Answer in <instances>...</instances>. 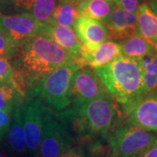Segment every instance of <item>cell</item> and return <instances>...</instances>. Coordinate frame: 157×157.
<instances>
[{
  "instance_id": "1",
  "label": "cell",
  "mask_w": 157,
  "mask_h": 157,
  "mask_svg": "<svg viewBox=\"0 0 157 157\" xmlns=\"http://www.w3.org/2000/svg\"><path fill=\"white\" fill-rule=\"evenodd\" d=\"M72 63L78 62L48 36L38 35L26 41L11 59V83L25 98L53 70Z\"/></svg>"
},
{
  "instance_id": "2",
  "label": "cell",
  "mask_w": 157,
  "mask_h": 157,
  "mask_svg": "<svg viewBox=\"0 0 157 157\" xmlns=\"http://www.w3.org/2000/svg\"><path fill=\"white\" fill-rule=\"evenodd\" d=\"M94 70L106 91L120 105L143 94L140 67L135 59L121 56L107 66Z\"/></svg>"
},
{
  "instance_id": "3",
  "label": "cell",
  "mask_w": 157,
  "mask_h": 157,
  "mask_svg": "<svg viewBox=\"0 0 157 157\" xmlns=\"http://www.w3.org/2000/svg\"><path fill=\"white\" fill-rule=\"evenodd\" d=\"M78 63L64 65L45 76L25 97H38L55 113L63 111L71 104L70 86Z\"/></svg>"
},
{
  "instance_id": "4",
  "label": "cell",
  "mask_w": 157,
  "mask_h": 157,
  "mask_svg": "<svg viewBox=\"0 0 157 157\" xmlns=\"http://www.w3.org/2000/svg\"><path fill=\"white\" fill-rule=\"evenodd\" d=\"M112 150L113 157H139L157 138V134L118 124L105 137Z\"/></svg>"
},
{
  "instance_id": "5",
  "label": "cell",
  "mask_w": 157,
  "mask_h": 157,
  "mask_svg": "<svg viewBox=\"0 0 157 157\" xmlns=\"http://www.w3.org/2000/svg\"><path fill=\"white\" fill-rule=\"evenodd\" d=\"M19 108L27 154L30 157H39L44 120L48 107L38 97H25Z\"/></svg>"
},
{
  "instance_id": "6",
  "label": "cell",
  "mask_w": 157,
  "mask_h": 157,
  "mask_svg": "<svg viewBox=\"0 0 157 157\" xmlns=\"http://www.w3.org/2000/svg\"><path fill=\"white\" fill-rule=\"evenodd\" d=\"M121 107L126 125L157 134V101L151 93L142 94Z\"/></svg>"
},
{
  "instance_id": "7",
  "label": "cell",
  "mask_w": 157,
  "mask_h": 157,
  "mask_svg": "<svg viewBox=\"0 0 157 157\" xmlns=\"http://www.w3.org/2000/svg\"><path fill=\"white\" fill-rule=\"evenodd\" d=\"M74 143L73 137L48 107L44 120L39 157H60Z\"/></svg>"
},
{
  "instance_id": "8",
  "label": "cell",
  "mask_w": 157,
  "mask_h": 157,
  "mask_svg": "<svg viewBox=\"0 0 157 157\" xmlns=\"http://www.w3.org/2000/svg\"><path fill=\"white\" fill-rule=\"evenodd\" d=\"M46 26L29 14L0 13V33L19 48L29 39L44 34Z\"/></svg>"
},
{
  "instance_id": "9",
  "label": "cell",
  "mask_w": 157,
  "mask_h": 157,
  "mask_svg": "<svg viewBox=\"0 0 157 157\" xmlns=\"http://www.w3.org/2000/svg\"><path fill=\"white\" fill-rule=\"evenodd\" d=\"M107 93L94 70L82 66L74 73L70 86V105L80 106Z\"/></svg>"
},
{
  "instance_id": "10",
  "label": "cell",
  "mask_w": 157,
  "mask_h": 157,
  "mask_svg": "<svg viewBox=\"0 0 157 157\" xmlns=\"http://www.w3.org/2000/svg\"><path fill=\"white\" fill-rule=\"evenodd\" d=\"M109 38L123 40L134 36H140L137 25L136 12H129L114 6L109 17L103 23Z\"/></svg>"
},
{
  "instance_id": "11",
  "label": "cell",
  "mask_w": 157,
  "mask_h": 157,
  "mask_svg": "<svg viewBox=\"0 0 157 157\" xmlns=\"http://www.w3.org/2000/svg\"><path fill=\"white\" fill-rule=\"evenodd\" d=\"M73 31L80 45L87 50L94 49L109 39L105 25L89 17L80 16L74 23Z\"/></svg>"
},
{
  "instance_id": "12",
  "label": "cell",
  "mask_w": 157,
  "mask_h": 157,
  "mask_svg": "<svg viewBox=\"0 0 157 157\" xmlns=\"http://www.w3.org/2000/svg\"><path fill=\"white\" fill-rule=\"evenodd\" d=\"M121 56L119 43L107 39L93 50H87L81 45L79 62L81 66L92 68L105 67Z\"/></svg>"
},
{
  "instance_id": "13",
  "label": "cell",
  "mask_w": 157,
  "mask_h": 157,
  "mask_svg": "<svg viewBox=\"0 0 157 157\" xmlns=\"http://www.w3.org/2000/svg\"><path fill=\"white\" fill-rule=\"evenodd\" d=\"M10 2L17 13L29 14L39 22L52 25L59 0H10Z\"/></svg>"
},
{
  "instance_id": "14",
  "label": "cell",
  "mask_w": 157,
  "mask_h": 157,
  "mask_svg": "<svg viewBox=\"0 0 157 157\" xmlns=\"http://www.w3.org/2000/svg\"><path fill=\"white\" fill-rule=\"evenodd\" d=\"M44 35H46L52 39L57 45L60 46L62 49L67 51L68 53H70L73 58H75L80 64L79 58L81 52V45L73 29L59 25H47Z\"/></svg>"
},
{
  "instance_id": "15",
  "label": "cell",
  "mask_w": 157,
  "mask_h": 157,
  "mask_svg": "<svg viewBox=\"0 0 157 157\" xmlns=\"http://www.w3.org/2000/svg\"><path fill=\"white\" fill-rule=\"evenodd\" d=\"M6 134L8 147L15 156L24 157L28 155L23 131L19 107H14L11 111V123Z\"/></svg>"
},
{
  "instance_id": "16",
  "label": "cell",
  "mask_w": 157,
  "mask_h": 157,
  "mask_svg": "<svg viewBox=\"0 0 157 157\" xmlns=\"http://www.w3.org/2000/svg\"><path fill=\"white\" fill-rule=\"evenodd\" d=\"M139 35L152 45L157 43V15L147 4L142 3L136 11Z\"/></svg>"
},
{
  "instance_id": "17",
  "label": "cell",
  "mask_w": 157,
  "mask_h": 157,
  "mask_svg": "<svg viewBox=\"0 0 157 157\" xmlns=\"http://www.w3.org/2000/svg\"><path fill=\"white\" fill-rule=\"evenodd\" d=\"M141 75L142 93L148 94L157 86V52L137 59Z\"/></svg>"
},
{
  "instance_id": "18",
  "label": "cell",
  "mask_w": 157,
  "mask_h": 157,
  "mask_svg": "<svg viewBox=\"0 0 157 157\" xmlns=\"http://www.w3.org/2000/svg\"><path fill=\"white\" fill-rule=\"evenodd\" d=\"M121 56L132 59H140L155 52L154 46L140 36H134L123 39L120 43Z\"/></svg>"
},
{
  "instance_id": "19",
  "label": "cell",
  "mask_w": 157,
  "mask_h": 157,
  "mask_svg": "<svg viewBox=\"0 0 157 157\" xmlns=\"http://www.w3.org/2000/svg\"><path fill=\"white\" fill-rule=\"evenodd\" d=\"M80 17L78 6L71 0H59L52 16V25L72 28Z\"/></svg>"
},
{
  "instance_id": "20",
  "label": "cell",
  "mask_w": 157,
  "mask_h": 157,
  "mask_svg": "<svg viewBox=\"0 0 157 157\" xmlns=\"http://www.w3.org/2000/svg\"><path fill=\"white\" fill-rule=\"evenodd\" d=\"M114 5L109 0H89L78 7L79 15L104 23L112 12Z\"/></svg>"
},
{
  "instance_id": "21",
  "label": "cell",
  "mask_w": 157,
  "mask_h": 157,
  "mask_svg": "<svg viewBox=\"0 0 157 157\" xmlns=\"http://www.w3.org/2000/svg\"><path fill=\"white\" fill-rule=\"evenodd\" d=\"M24 97L11 82H0V111L11 113L19 107Z\"/></svg>"
},
{
  "instance_id": "22",
  "label": "cell",
  "mask_w": 157,
  "mask_h": 157,
  "mask_svg": "<svg viewBox=\"0 0 157 157\" xmlns=\"http://www.w3.org/2000/svg\"><path fill=\"white\" fill-rule=\"evenodd\" d=\"M19 47L14 45L4 34L0 33V57L7 59H11L16 56Z\"/></svg>"
},
{
  "instance_id": "23",
  "label": "cell",
  "mask_w": 157,
  "mask_h": 157,
  "mask_svg": "<svg viewBox=\"0 0 157 157\" xmlns=\"http://www.w3.org/2000/svg\"><path fill=\"white\" fill-rule=\"evenodd\" d=\"M14 71L9 59L0 57V82H11Z\"/></svg>"
},
{
  "instance_id": "24",
  "label": "cell",
  "mask_w": 157,
  "mask_h": 157,
  "mask_svg": "<svg viewBox=\"0 0 157 157\" xmlns=\"http://www.w3.org/2000/svg\"><path fill=\"white\" fill-rule=\"evenodd\" d=\"M11 112L0 111V140H2L8 131L9 126L11 123Z\"/></svg>"
},
{
  "instance_id": "25",
  "label": "cell",
  "mask_w": 157,
  "mask_h": 157,
  "mask_svg": "<svg viewBox=\"0 0 157 157\" xmlns=\"http://www.w3.org/2000/svg\"><path fill=\"white\" fill-rule=\"evenodd\" d=\"M142 4V0H118V6L129 12H136L139 6Z\"/></svg>"
},
{
  "instance_id": "26",
  "label": "cell",
  "mask_w": 157,
  "mask_h": 157,
  "mask_svg": "<svg viewBox=\"0 0 157 157\" xmlns=\"http://www.w3.org/2000/svg\"><path fill=\"white\" fill-rule=\"evenodd\" d=\"M60 157H88L86 153L85 150L83 149V147L79 145L77 146L71 147L70 148H68L67 151L65 152Z\"/></svg>"
},
{
  "instance_id": "27",
  "label": "cell",
  "mask_w": 157,
  "mask_h": 157,
  "mask_svg": "<svg viewBox=\"0 0 157 157\" xmlns=\"http://www.w3.org/2000/svg\"><path fill=\"white\" fill-rule=\"evenodd\" d=\"M139 157H157V138Z\"/></svg>"
},
{
  "instance_id": "28",
  "label": "cell",
  "mask_w": 157,
  "mask_h": 157,
  "mask_svg": "<svg viewBox=\"0 0 157 157\" xmlns=\"http://www.w3.org/2000/svg\"><path fill=\"white\" fill-rule=\"evenodd\" d=\"M147 4L151 8L152 11L157 15V0H148Z\"/></svg>"
},
{
  "instance_id": "29",
  "label": "cell",
  "mask_w": 157,
  "mask_h": 157,
  "mask_svg": "<svg viewBox=\"0 0 157 157\" xmlns=\"http://www.w3.org/2000/svg\"><path fill=\"white\" fill-rule=\"evenodd\" d=\"M87 1H89V0H72V2H73V4H75L76 6H78V8L80 6L84 5L85 3H86Z\"/></svg>"
},
{
  "instance_id": "30",
  "label": "cell",
  "mask_w": 157,
  "mask_h": 157,
  "mask_svg": "<svg viewBox=\"0 0 157 157\" xmlns=\"http://www.w3.org/2000/svg\"><path fill=\"white\" fill-rule=\"evenodd\" d=\"M151 94H153V95L155 96V98L156 99V101H157V86L155 88V89L153 90V91H152Z\"/></svg>"
},
{
  "instance_id": "31",
  "label": "cell",
  "mask_w": 157,
  "mask_h": 157,
  "mask_svg": "<svg viewBox=\"0 0 157 157\" xmlns=\"http://www.w3.org/2000/svg\"><path fill=\"white\" fill-rule=\"evenodd\" d=\"M153 46H154V48H155V52H157V43H156V44H155V45H153Z\"/></svg>"
},
{
  "instance_id": "32",
  "label": "cell",
  "mask_w": 157,
  "mask_h": 157,
  "mask_svg": "<svg viewBox=\"0 0 157 157\" xmlns=\"http://www.w3.org/2000/svg\"><path fill=\"white\" fill-rule=\"evenodd\" d=\"M0 157H7V156H6L5 154H2V153H0Z\"/></svg>"
},
{
  "instance_id": "33",
  "label": "cell",
  "mask_w": 157,
  "mask_h": 157,
  "mask_svg": "<svg viewBox=\"0 0 157 157\" xmlns=\"http://www.w3.org/2000/svg\"><path fill=\"white\" fill-rule=\"evenodd\" d=\"M71 1H72V0H71Z\"/></svg>"
}]
</instances>
